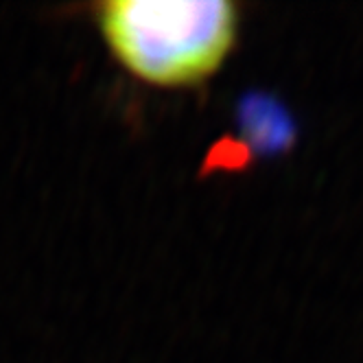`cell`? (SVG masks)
I'll return each mask as SVG.
<instances>
[{
    "mask_svg": "<svg viewBox=\"0 0 363 363\" xmlns=\"http://www.w3.org/2000/svg\"><path fill=\"white\" fill-rule=\"evenodd\" d=\"M96 27L136 79L186 88L208 79L237 42L239 11L225 0H108Z\"/></svg>",
    "mask_w": 363,
    "mask_h": 363,
    "instance_id": "obj_1",
    "label": "cell"
},
{
    "mask_svg": "<svg viewBox=\"0 0 363 363\" xmlns=\"http://www.w3.org/2000/svg\"><path fill=\"white\" fill-rule=\"evenodd\" d=\"M245 138L263 153L282 151L294 140V123L280 103L269 96H247L241 108Z\"/></svg>",
    "mask_w": 363,
    "mask_h": 363,
    "instance_id": "obj_2",
    "label": "cell"
}]
</instances>
